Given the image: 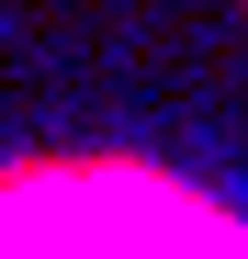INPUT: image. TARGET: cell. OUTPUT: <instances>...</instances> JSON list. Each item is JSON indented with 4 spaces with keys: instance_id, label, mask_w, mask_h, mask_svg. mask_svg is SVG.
I'll use <instances>...</instances> for the list:
<instances>
[{
    "instance_id": "obj_1",
    "label": "cell",
    "mask_w": 248,
    "mask_h": 259,
    "mask_svg": "<svg viewBox=\"0 0 248 259\" xmlns=\"http://www.w3.org/2000/svg\"><path fill=\"white\" fill-rule=\"evenodd\" d=\"M0 259H248V214L158 158L68 147L0 169Z\"/></svg>"
}]
</instances>
